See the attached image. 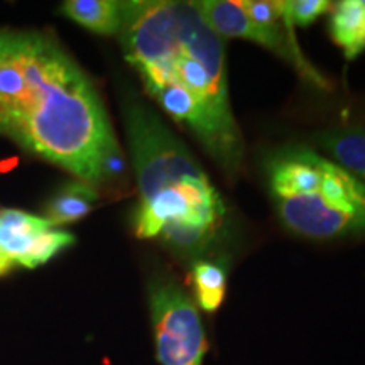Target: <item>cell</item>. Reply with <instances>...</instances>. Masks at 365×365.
<instances>
[{"instance_id": "cell-1", "label": "cell", "mask_w": 365, "mask_h": 365, "mask_svg": "<svg viewBox=\"0 0 365 365\" xmlns=\"http://www.w3.org/2000/svg\"><path fill=\"white\" fill-rule=\"evenodd\" d=\"M120 44L149 97L200 144L230 182L245 143L228 95L225 43L195 2H120Z\"/></svg>"}, {"instance_id": "cell-2", "label": "cell", "mask_w": 365, "mask_h": 365, "mask_svg": "<svg viewBox=\"0 0 365 365\" xmlns=\"http://www.w3.org/2000/svg\"><path fill=\"white\" fill-rule=\"evenodd\" d=\"M0 134L95 188L120 173L97 88L44 34L0 29Z\"/></svg>"}, {"instance_id": "cell-3", "label": "cell", "mask_w": 365, "mask_h": 365, "mask_svg": "<svg viewBox=\"0 0 365 365\" xmlns=\"http://www.w3.org/2000/svg\"><path fill=\"white\" fill-rule=\"evenodd\" d=\"M124 122L139 202L137 239L158 240L178 259H207L222 242L227 207L202 164L153 108L127 100Z\"/></svg>"}, {"instance_id": "cell-4", "label": "cell", "mask_w": 365, "mask_h": 365, "mask_svg": "<svg viewBox=\"0 0 365 365\" xmlns=\"http://www.w3.org/2000/svg\"><path fill=\"white\" fill-rule=\"evenodd\" d=\"M262 175L276 215L291 234L312 240L365 237V182L304 144L264 156Z\"/></svg>"}, {"instance_id": "cell-5", "label": "cell", "mask_w": 365, "mask_h": 365, "mask_svg": "<svg viewBox=\"0 0 365 365\" xmlns=\"http://www.w3.org/2000/svg\"><path fill=\"white\" fill-rule=\"evenodd\" d=\"M148 299L156 357L161 365H203L207 331L193 296L170 272L149 281Z\"/></svg>"}, {"instance_id": "cell-6", "label": "cell", "mask_w": 365, "mask_h": 365, "mask_svg": "<svg viewBox=\"0 0 365 365\" xmlns=\"http://www.w3.org/2000/svg\"><path fill=\"white\" fill-rule=\"evenodd\" d=\"M195 4L202 12L203 19L222 39L237 38L261 44L262 48L269 49L287 65L293 66L309 83L322 90H330V83L325 76L301 51L293 27L287 26L286 21L279 26L255 24L247 14L242 11L237 0H200Z\"/></svg>"}, {"instance_id": "cell-7", "label": "cell", "mask_w": 365, "mask_h": 365, "mask_svg": "<svg viewBox=\"0 0 365 365\" xmlns=\"http://www.w3.org/2000/svg\"><path fill=\"white\" fill-rule=\"evenodd\" d=\"M73 244L75 237L53 228L43 217L21 210L0 212V276H6L17 266H43Z\"/></svg>"}, {"instance_id": "cell-8", "label": "cell", "mask_w": 365, "mask_h": 365, "mask_svg": "<svg viewBox=\"0 0 365 365\" xmlns=\"http://www.w3.org/2000/svg\"><path fill=\"white\" fill-rule=\"evenodd\" d=\"M314 144L328 159L365 182V122L341 124L318 132Z\"/></svg>"}, {"instance_id": "cell-9", "label": "cell", "mask_w": 365, "mask_h": 365, "mask_svg": "<svg viewBox=\"0 0 365 365\" xmlns=\"http://www.w3.org/2000/svg\"><path fill=\"white\" fill-rule=\"evenodd\" d=\"M328 33L346 61L357 59L365 51V0H341L333 4Z\"/></svg>"}, {"instance_id": "cell-10", "label": "cell", "mask_w": 365, "mask_h": 365, "mask_svg": "<svg viewBox=\"0 0 365 365\" xmlns=\"http://www.w3.org/2000/svg\"><path fill=\"white\" fill-rule=\"evenodd\" d=\"M98 200V191L95 186L85 181H70L63 185L46 203V218L53 227L68 225L85 218L93 210Z\"/></svg>"}, {"instance_id": "cell-11", "label": "cell", "mask_w": 365, "mask_h": 365, "mask_svg": "<svg viewBox=\"0 0 365 365\" xmlns=\"http://www.w3.org/2000/svg\"><path fill=\"white\" fill-rule=\"evenodd\" d=\"M190 277L196 307L203 313L215 314L227 296V266L208 257L200 259L191 264Z\"/></svg>"}, {"instance_id": "cell-12", "label": "cell", "mask_w": 365, "mask_h": 365, "mask_svg": "<svg viewBox=\"0 0 365 365\" xmlns=\"http://www.w3.org/2000/svg\"><path fill=\"white\" fill-rule=\"evenodd\" d=\"M61 11L95 34L117 36L120 31L122 9L115 0H68Z\"/></svg>"}, {"instance_id": "cell-13", "label": "cell", "mask_w": 365, "mask_h": 365, "mask_svg": "<svg viewBox=\"0 0 365 365\" xmlns=\"http://www.w3.org/2000/svg\"><path fill=\"white\" fill-rule=\"evenodd\" d=\"M328 0H282V16L289 27H308L331 11Z\"/></svg>"}]
</instances>
